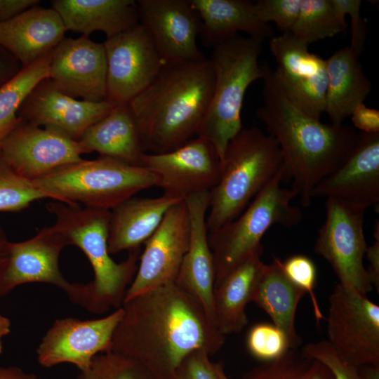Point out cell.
Instances as JSON below:
<instances>
[{
	"label": "cell",
	"mask_w": 379,
	"mask_h": 379,
	"mask_svg": "<svg viewBox=\"0 0 379 379\" xmlns=\"http://www.w3.org/2000/svg\"><path fill=\"white\" fill-rule=\"evenodd\" d=\"M112 351L136 360L157 379H175L194 350L217 353L225 335L209 324L200 305L175 281L123 302Z\"/></svg>",
	"instance_id": "cell-1"
},
{
	"label": "cell",
	"mask_w": 379,
	"mask_h": 379,
	"mask_svg": "<svg viewBox=\"0 0 379 379\" xmlns=\"http://www.w3.org/2000/svg\"><path fill=\"white\" fill-rule=\"evenodd\" d=\"M262 65V105L256 116L277 140L291 188L308 207L314 187L350 157L361 133L343 124H324L304 112L284 92L274 70Z\"/></svg>",
	"instance_id": "cell-2"
},
{
	"label": "cell",
	"mask_w": 379,
	"mask_h": 379,
	"mask_svg": "<svg viewBox=\"0 0 379 379\" xmlns=\"http://www.w3.org/2000/svg\"><path fill=\"white\" fill-rule=\"evenodd\" d=\"M214 84L211 59L165 63L154 81L128 102L145 152L172 151L197 135Z\"/></svg>",
	"instance_id": "cell-3"
},
{
	"label": "cell",
	"mask_w": 379,
	"mask_h": 379,
	"mask_svg": "<svg viewBox=\"0 0 379 379\" xmlns=\"http://www.w3.org/2000/svg\"><path fill=\"white\" fill-rule=\"evenodd\" d=\"M47 208L55 215L54 225L69 244L79 247L92 266L94 277L85 284L82 307L99 314L121 307L138 270L140 248L130 251L125 260L116 262L107 247L110 211L57 201L48 203Z\"/></svg>",
	"instance_id": "cell-4"
},
{
	"label": "cell",
	"mask_w": 379,
	"mask_h": 379,
	"mask_svg": "<svg viewBox=\"0 0 379 379\" xmlns=\"http://www.w3.org/2000/svg\"><path fill=\"white\" fill-rule=\"evenodd\" d=\"M283 166L271 135L256 126L243 128L227 144L219 180L209 192L208 234L237 218Z\"/></svg>",
	"instance_id": "cell-5"
},
{
	"label": "cell",
	"mask_w": 379,
	"mask_h": 379,
	"mask_svg": "<svg viewBox=\"0 0 379 379\" xmlns=\"http://www.w3.org/2000/svg\"><path fill=\"white\" fill-rule=\"evenodd\" d=\"M263 40L237 34L213 46L214 88L197 136L214 145L221 161L227 144L243 128L241 114L248 86L264 77L258 62Z\"/></svg>",
	"instance_id": "cell-6"
},
{
	"label": "cell",
	"mask_w": 379,
	"mask_h": 379,
	"mask_svg": "<svg viewBox=\"0 0 379 379\" xmlns=\"http://www.w3.org/2000/svg\"><path fill=\"white\" fill-rule=\"evenodd\" d=\"M286 179L284 165L237 218L208 234L214 288L249 256L263 249L260 240L272 225L290 228L302 220L301 210L291 204L296 192L281 186Z\"/></svg>",
	"instance_id": "cell-7"
},
{
	"label": "cell",
	"mask_w": 379,
	"mask_h": 379,
	"mask_svg": "<svg viewBox=\"0 0 379 379\" xmlns=\"http://www.w3.org/2000/svg\"><path fill=\"white\" fill-rule=\"evenodd\" d=\"M34 181L53 201L107 211L158 182L147 168L105 156L82 159Z\"/></svg>",
	"instance_id": "cell-8"
},
{
	"label": "cell",
	"mask_w": 379,
	"mask_h": 379,
	"mask_svg": "<svg viewBox=\"0 0 379 379\" xmlns=\"http://www.w3.org/2000/svg\"><path fill=\"white\" fill-rule=\"evenodd\" d=\"M326 218L314 243V252L325 259L343 287L366 295L373 287L364 265L367 245L364 234L366 208L328 198Z\"/></svg>",
	"instance_id": "cell-9"
},
{
	"label": "cell",
	"mask_w": 379,
	"mask_h": 379,
	"mask_svg": "<svg viewBox=\"0 0 379 379\" xmlns=\"http://www.w3.org/2000/svg\"><path fill=\"white\" fill-rule=\"evenodd\" d=\"M69 245L53 225L20 242L8 241L0 263V298L27 283H46L62 289L73 303L82 306L85 284L71 283L62 275L59 257Z\"/></svg>",
	"instance_id": "cell-10"
},
{
	"label": "cell",
	"mask_w": 379,
	"mask_h": 379,
	"mask_svg": "<svg viewBox=\"0 0 379 379\" xmlns=\"http://www.w3.org/2000/svg\"><path fill=\"white\" fill-rule=\"evenodd\" d=\"M328 342L347 362L379 365V306L338 284L328 299Z\"/></svg>",
	"instance_id": "cell-11"
},
{
	"label": "cell",
	"mask_w": 379,
	"mask_h": 379,
	"mask_svg": "<svg viewBox=\"0 0 379 379\" xmlns=\"http://www.w3.org/2000/svg\"><path fill=\"white\" fill-rule=\"evenodd\" d=\"M107 58L106 100L128 103L156 78L165 64L142 23L103 43Z\"/></svg>",
	"instance_id": "cell-12"
},
{
	"label": "cell",
	"mask_w": 379,
	"mask_h": 379,
	"mask_svg": "<svg viewBox=\"0 0 379 379\" xmlns=\"http://www.w3.org/2000/svg\"><path fill=\"white\" fill-rule=\"evenodd\" d=\"M142 166L157 178L164 195L184 200L195 193L210 191L218 182L222 161L214 145L197 136L172 151L145 153Z\"/></svg>",
	"instance_id": "cell-13"
},
{
	"label": "cell",
	"mask_w": 379,
	"mask_h": 379,
	"mask_svg": "<svg viewBox=\"0 0 379 379\" xmlns=\"http://www.w3.org/2000/svg\"><path fill=\"white\" fill-rule=\"evenodd\" d=\"M85 153L78 141L22 119L0 143V159L18 174L33 181L81 160Z\"/></svg>",
	"instance_id": "cell-14"
},
{
	"label": "cell",
	"mask_w": 379,
	"mask_h": 379,
	"mask_svg": "<svg viewBox=\"0 0 379 379\" xmlns=\"http://www.w3.org/2000/svg\"><path fill=\"white\" fill-rule=\"evenodd\" d=\"M122 307L100 319H57L46 331L36 350L41 366L50 368L67 363L86 371L98 354L112 351L114 330Z\"/></svg>",
	"instance_id": "cell-15"
},
{
	"label": "cell",
	"mask_w": 379,
	"mask_h": 379,
	"mask_svg": "<svg viewBox=\"0 0 379 379\" xmlns=\"http://www.w3.org/2000/svg\"><path fill=\"white\" fill-rule=\"evenodd\" d=\"M269 47L277 63L274 74L284 92L304 112L320 119L327 86L326 60L289 32L273 36Z\"/></svg>",
	"instance_id": "cell-16"
},
{
	"label": "cell",
	"mask_w": 379,
	"mask_h": 379,
	"mask_svg": "<svg viewBox=\"0 0 379 379\" xmlns=\"http://www.w3.org/2000/svg\"><path fill=\"white\" fill-rule=\"evenodd\" d=\"M190 241V219L185 200L171 206L146 241L140 263L124 301L175 281Z\"/></svg>",
	"instance_id": "cell-17"
},
{
	"label": "cell",
	"mask_w": 379,
	"mask_h": 379,
	"mask_svg": "<svg viewBox=\"0 0 379 379\" xmlns=\"http://www.w3.org/2000/svg\"><path fill=\"white\" fill-rule=\"evenodd\" d=\"M107 69L103 43L65 37L51 53L49 79L74 98L100 102L106 100Z\"/></svg>",
	"instance_id": "cell-18"
},
{
	"label": "cell",
	"mask_w": 379,
	"mask_h": 379,
	"mask_svg": "<svg viewBox=\"0 0 379 379\" xmlns=\"http://www.w3.org/2000/svg\"><path fill=\"white\" fill-rule=\"evenodd\" d=\"M137 5L140 22L164 63L205 58L197 44L201 20L190 0H139Z\"/></svg>",
	"instance_id": "cell-19"
},
{
	"label": "cell",
	"mask_w": 379,
	"mask_h": 379,
	"mask_svg": "<svg viewBox=\"0 0 379 379\" xmlns=\"http://www.w3.org/2000/svg\"><path fill=\"white\" fill-rule=\"evenodd\" d=\"M114 103L79 100L57 88L49 78L30 93L18 112V117L39 126L60 131L79 141L86 131L105 117Z\"/></svg>",
	"instance_id": "cell-20"
},
{
	"label": "cell",
	"mask_w": 379,
	"mask_h": 379,
	"mask_svg": "<svg viewBox=\"0 0 379 379\" xmlns=\"http://www.w3.org/2000/svg\"><path fill=\"white\" fill-rule=\"evenodd\" d=\"M184 200L189 213L190 241L175 282L195 299L211 326L218 331L214 310V266L206 226L209 191L195 193Z\"/></svg>",
	"instance_id": "cell-21"
},
{
	"label": "cell",
	"mask_w": 379,
	"mask_h": 379,
	"mask_svg": "<svg viewBox=\"0 0 379 379\" xmlns=\"http://www.w3.org/2000/svg\"><path fill=\"white\" fill-rule=\"evenodd\" d=\"M337 199L379 208V133H361L360 141L350 157L313 189L312 198Z\"/></svg>",
	"instance_id": "cell-22"
},
{
	"label": "cell",
	"mask_w": 379,
	"mask_h": 379,
	"mask_svg": "<svg viewBox=\"0 0 379 379\" xmlns=\"http://www.w3.org/2000/svg\"><path fill=\"white\" fill-rule=\"evenodd\" d=\"M66 32L54 9L36 6L0 22V46L24 68L52 52L65 38Z\"/></svg>",
	"instance_id": "cell-23"
},
{
	"label": "cell",
	"mask_w": 379,
	"mask_h": 379,
	"mask_svg": "<svg viewBox=\"0 0 379 379\" xmlns=\"http://www.w3.org/2000/svg\"><path fill=\"white\" fill-rule=\"evenodd\" d=\"M182 200L162 195L132 197L110 211L107 247L114 254L139 248L160 225L168 209Z\"/></svg>",
	"instance_id": "cell-24"
},
{
	"label": "cell",
	"mask_w": 379,
	"mask_h": 379,
	"mask_svg": "<svg viewBox=\"0 0 379 379\" xmlns=\"http://www.w3.org/2000/svg\"><path fill=\"white\" fill-rule=\"evenodd\" d=\"M51 5L67 31L84 36L100 31L109 39L140 22L137 1L133 0H53Z\"/></svg>",
	"instance_id": "cell-25"
},
{
	"label": "cell",
	"mask_w": 379,
	"mask_h": 379,
	"mask_svg": "<svg viewBox=\"0 0 379 379\" xmlns=\"http://www.w3.org/2000/svg\"><path fill=\"white\" fill-rule=\"evenodd\" d=\"M78 142L86 153L97 152L100 156L142 166L145 152L128 103H114L110 112L90 126Z\"/></svg>",
	"instance_id": "cell-26"
},
{
	"label": "cell",
	"mask_w": 379,
	"mask_h": 379,
	"mask_svg": "<svg viewBox=\"0 0 379 379\" xmlns=\"http://www.w3.org/2000/svg\"><path fill=\"white\" fill-rule=\"evenodd\" d=\"M201 20L206 45H215L239 32L261 39L272 38L274 29L257 17L253 1L246 0H190Z\"/></svg>",
	"instance_id": "cell-27"
},
{
	"label": "cell",
	"mask_w": 379,
	"mask_h": 379,
	"mask_svg": "<svg viewBox=\"0 0 379 379\" xmlns=\"http://www.w3.org/2000/svg\"><path fill=\"white\" fill-rule=\"evenodd\" d=\"M326 60L327 86L324 113L331 124H342L353 109L364 103L371 82L349 46L338 50Z\"/></svg>",
	"instance_id": "cell-28"
},
{
	"label": "cell",
	"mask_w": 379,
	"mask_h": 379,
	"mask_svg": "<svg viewBox=\"0 0 379 379\" xmlns=\"http://www.w3.org/2000/svg\"><path fill=\"white\" fill-rule=\"evenodd\" d=\"M305 294L285 275L278 258H274L269 265L263 264L252 302L265 311L272 324L285 333L293 350H297L302 343L296 333L295 317L298 305Z\"/></svg>",
	"instance_id": "cell-29"
},
{
	"label": "cell",
	"mask_w": 379,
	"mask_h": 379,
	"mask_svg": "<svg viewBox=\"0 0 379 379\" xmlns=\"http://www.w3.org/2000/svg\"><path fill=\"white\" fill-rule=\"evenodd\" d=\"M263 249L256 251L214 288L216 326L221 334L240 333L247 325L246 305L252 302L263 262Z\"/></svg>",
	"instance_id": "cell-30"
},
{
	"label": "cell",
	"mask_w": 379,
	"mask_h": 379,
	"mask_svg": "<svg viewBox=\"0 0 379 379\" xmlns=\"http://www.w3.org/2000/svg\"><path fill=\"white\" fill-rule=\"evenodd\" d=\"M51 53L22 68L0 86V143L20 121L18 110L30 93L41 81L49 78Z\"/></svg>",
	"instance_id": "cell-31"
},
{
	"label": "cell",
	"mask_w": 379,
	"mask_h": 379,
	"mask_svg": "<svg viewBox=\"0 0 379 379\" xmlns=\"http://www.w3.org/2000/svg\"><path fill=\"white\" fill-rule=\"evenodd\" d=\"M345 19L341 18L331 0H301L298 17L289 33L307 46L345 32Z\"/></svg>",
	"instance_id": "cell-32"
},
{
	"label": "cell",
	"mask_w": 379,
	"mask_h": 379,
	"mask_svg": "<svg viewBox=\"0 0 379 379\" xmlns=\"http://www.w3.org/2000/svg\"><path fill=\"white\" fill-rule=\"evenodd\" d=\"M41 199L51 198L34 181L20 175L0 159V212L19 211Z\"/></svg>",
	"instance_id": "cell-33"
},
{
	"label": "cell",
	"mask_w": 379,
	"mask_h": 379,
	"mask_svg": "<svg viewBox=\"0 0 379 379\" xmlns=\"http://www.w3.org/2000/svg\"><path fill=\"white\" fill-rule=\"evenodd\" d=\"M78 379H157L136 360L108 352L95 356L90 367L80 372Z\"/></svg>",
	"instance_id": "cell-34"
},
{
	"label": "cell",
	"mask_w": 379,
	"mask_h": 379,
	"mask_svg": "<svg viewBox=\"0 0 379 379\" xmlns=\"http://www.w3.org/2000/svg\"><path fill=\"white\" fill-rule=\"evenodd\" d=\"M312 363L301 352L289 349L278 358L247 371L241 379H310Z\"/></svg>",
	"instance_id": "cell-35"
},
{
	"label": "cell",
	"mask_w": 379,
	"mask_h": 379,
	"mask_svg": "<svg viewBox=\"0 0 379 379\" xmlns=\"http://www.w3.org/2000/svg\"><path fill=\"white\" fill-rule=\"evenodd\" d=\"M246 347L253 357L262 361L275 359L291 349L285 333L267 323L255 324L250 329Z\"/></svg>",
	"instance_id": "cell-36"
},
{
	"label": "cell",
	"mask_w": 379,
	"mask_h": 379,
	"mask_svg": "<svg viewBox=\"0 0 379 379\" xmlns=\"http://www.w3.org/2000/svg\"><path fill=\"white\" fill-rule=\"evenodd\" d=\"M285 275L296 286L308 293L312 302L314 315L317 324L324 319L319 306L314 289L317 280V270L313 261L304 255H294L281 261Z\"/></svg>",
	"instance_id": "cell-37"
},
{
	"label": "cell",
	"mask_w": 379,
	"mask_h": 379,
	"mask_svg": "<svg viewBox=\"0 0 379 379\" xmlns=\"http://www.w3.org/2000/svg\"><path fill=\"white\" fill-rule=\"evenodd\" d=\"M300 352L307 358L325 366L334 379H361L358 367L344 359L328 340L307 343Z\"/></svg>",
	"instance_id": "cell-38"
},
{
	"label": "cell",
	"mask_w": 379,
	"mask_h": 379,
	"mask_svg": "<svg viewBox=\"0 0 379 379\" xmlns=\"http://www.w3.org/2000/svg\"><path fill=\"white\" fill-rule=\"evenodd\" d=\"M301 0H258L253 1L257 17L262 22L275 23L282 33L289 32L300 7Z\"/></svg>",
	"instance_id": "cell-39"
},
{
	"label": "cell",
	"mask_w": 379,
	"mask_h": 379,
	"mask_svg": "<svg viewBox=\"0 0 379 379\" xmlns=\"http://www.w3.org/2000/svg\"><path fill=\"white\" fill-rule=\"evenodd\" d=\"M339 15L343 19L348 15L350 19L351 40L349 47L357 58H359L364 51L367 25L366 20L361 16L360 0H331Z\"/></svg>",
	"instance_id": "cell-40"
},
{
	"label": "cell",
	"mask_w": 379,
	"mask_h": 379,
	"mask_svg": "<svg viewBox=\"0 0 379 379\" xmlns=\"http://www.w3.org/2000/svg\"><path fill=\"white\" fill-rule=\"evenodd\" d=\"M206 350L193 351L177 369L175 379H218Z\"/></svg>",
	"instance_id": "cell-41"
},
{
	"label": "cell",
	"mask_w": 379,
	"mask_h": 379,
	"mask_svg": "<svg viewBox=\"0 0 379 379\" xmlns=\"http://www.w3.org/2000/svg\"><path fill=\"white\" fill-rule=\"evenodd\" d=\"M351 120L354 128L360 133L373 134L379 133V111L359 104L352 111Z\"/></svg>",
	"instance_id": "cell-42"
},
{
	"label": "cell",
	"mask_w": 379,
	"mask_h": 379,
	"mask_svg": "<svg viewBox=\"0 0 379 379\" xmlns=\"http://www.w3.org/2000/svg\"><path fill=\"white\" fill-rule=\"evenodd\" d=\"M375 241L367 246L365 255L366 256L368 267L366 269L370 281L373 288L379 293V222L377 220L374 227Z\"/></svg>",
	"instance_id": "cell-43"
},
{
	"label": "cell",
	"mask_w": 379,
	"mask_h": 379,
	"mask_svg": "<svg viewBox=\"0 0 379 379\" xmlns=\"http://www.w3.org/2000/svg\"><path fill=\"white\" fill-rule=\"evenodd\" d=\"M38 0H0V22L8 21L38 6Z\"/></svg>",
	"instance_id": "cell-44"
},
{
	"label": "cell",
	"mask_w": 379,
	"mask_h": 379,
	"mask_svg": "<svg viewBox=\"0 0 379 379\" xmlns=\"http://www.w3.org/2000/svg\"><path fill=\"white\" fill-rule=\"evenodd\" d=\"M22 68L20 62L0 46V86L16 75Z\"/></svg>",
	"instance_id": "cell-45"
},
{
	"label": "cell",
	"mask_w": 379,
	"mask_h": 379,
	"mask_svg": "<svg viewBox=\"0 0 379 379\" xmlns=\"http://www.w3.org/2000/svg\"><path fill=\"white\" fill-rule=\"evenodd\" d=\"M0 379H41L15 366L0 367Z\"/></svg>",
	"instance_id": "cell-46"
},
{
	"label": "cell",
	"mask_w": 379,
	"mask_h": 379,
	"mask_svg": "<svg viewBox=\"0 0 379 379\" xmlns=\"http://www.w3.org/2000/svg\"><path fill=\"white\" fill-rule=\"evenodd\" d=\"M310 379H334L330 371L320 362L313 360Z\"/></svg>",
	"instance_id": "cell-47"
},
{
	"label": "cell",
	"mask_w": 379,
	"mask_h": 379,
	"mask_svg": "<svg viewBox=\"0 0 379 379\" xmlns=\"http://www.w3.org/2000/svg\"><path fill=\"white\" fill-rule=\"evenodd\" d=\"M361 379H379V365L365 364L358 367Z\"/></svg>",
	"instance_id": "cell-48"
},
{
	"label": "cell",
	"mask_w": 379,
	"mask_h": 379,
	"mask_svg": "<svg viewBox=\"0 0 379 379\" xmlns=\"http://www.w3.org/2000/svg\"><path fill=\"white\" fill-rule=\"evenodd\" d=\"M11 331V321L0 313V354L3 352V338Z\"/></svg>",
	"instance_id": "cell-49"
},
{
	"label": "cell",
	"mask_w": 379,
	"mask_h": 379,
	"mask_svg": "<svg viewBox=\"0 0 379 379\" xmlns=\"http://www.w3.org/2000/svg\"><path fill=\"white\" fill-rule=\"evenodd\" d=\"M213 367L218 379H229L225 372L224 365L222 362L213 363Z\"/></svg>",
	"instance_id": "cell-50"
},
{
	"label": "cell",
	"mask_w": 379,
	"mask_h": 379,
	"mask_svg": "<svg viewBox=\"0 0 379 379\" xmlns=\"http://www.w3.org/2000/svg\"><path fill=\"white\" fill-rule=\"evenodd\" d=\"M8 240L7 239L6 233L0 226V263L2 260L4 252Z\"/></svg>",
	"instance_id": "cell-51"
}]
</instances>
